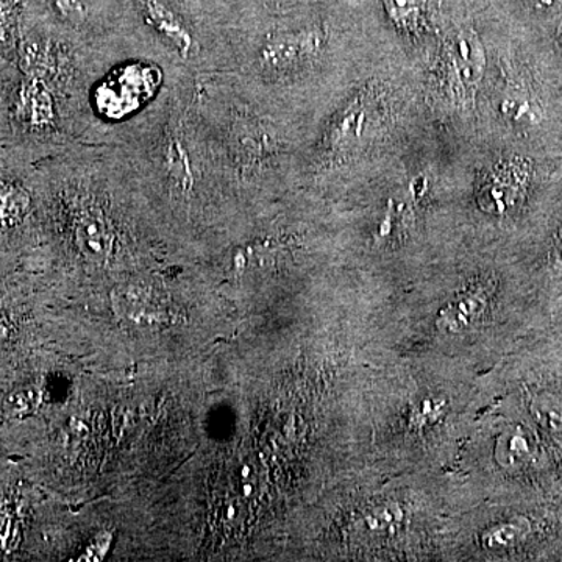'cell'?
Masks as SVG:
<instances>
[{
    "mask_svg": "<svg viewBox=\"0 0 562 562\" xmlns=\"http://www.w3.org/2000/svg\"><path fill=\"white\" fill-rule=\"evenodd\" d=\"M195 79L179 77L114 140L131 160L158 214L183 224L213 220L238 198L194 106Z\"/></svg>",
    "mask_w": 562,
    "mask_h": 562,
    "instance_id": "obj_1",
    "label": "cell"
},
{
    "mask_svg": "<svg viewBox=\"0 0 562 562\" xmlns=\"http://www.w3.org/2000/svg\"><path fill=\"white\" fill-rule=\"evenodd\" d=\"M91 50L24 18L16 57L2 72L9 146L43 157L83 140Z\"/></svg>",
    "mask_w": 562,
    "mask_h": 562,
    "instance_id": "obj_2",
    "label": "cell"
},
{
    "mask_svg": "<svg viewBox=\"0 0 562 562\" xmlns=\"http://www.w3.org/2000/svg\"><path fill=\"white\" fill-rule=\"evenodd\" d=\"M194 106L220 150L235 190L277 181L294 157L290 125L251 98L236 72L198 77Z\"/></svg>",
    "mask_w": 562,
    "mask_h": 562,
    "instance_id": "obj_3",
    "label": "cell"
},
{
    "mask_svg": "<svg viewBox=\"0 0 562 562\" xmlns=\"http://www.w3.org/2000/svg\"><path fill=\"white\" fill-rule=\"evenodd\" d=\"M328 44L327 27L319 22L272 27L254 46L236 52L232 72L254 77L266 87H294L316 72Z\"/></svg>",
    "mask_w": 562,
    "mask_h": 562,
    "instance_id": "obj_4",
    "label": "cell"
},
{
    "mask_svg": "<svg viewBox=\"0 0 562 562\" xmlns=\"http://www.w3.org/2000/svg\"><path fill=\"white\" fill-rule=\"evenodd\" d=\"M495 109L514 136L536 143L557 120V94L539 65L514 58L503 74Z\"/></svg>",
    "mask_w": 562,
    "mask_h": 562,
    "instance_id": "obj_5",
    "label": "cell"
},
{
    "mask_svg": "<svg viewBox=\"0 0 562 562\" xmlns=\"http://www.w3.org/2000/svg\"><path fill=\"white\" fill-rule=\"evenodd\" d=\"M542 179V162L530 151H503L480 180L476 205L495 220H517L530 206Z\"/></svg>",
    "mask_w": 562,
    "mask_h": 562,
    "instance_id": "obj_6",
    "label": "cell"
},
{
    "mask_svg": "<svg viewBox=\"0 0 562 562\" xmlns=\"http://www.w3.org/2000/svg\"><path fill=\"white\" fill-rule=\"evenodd\" d=\"M383 114V95L375 87L355 92L325 124L314 146L313 168L322 171L362 150L382 125Z\"/></svg>",
    "mask_w": 562,
    "mask_h": 562,
    "instance_id": "obj_7",
    "label": "cell"
},
{
    "mask_svg": "<svg viewBox=\"0 0 562 562\" xmlns=\"http://www.w3.org/2000/svg\"><path fill=\"white\" fill-rule=\"evenodd\" d=\"M38 158L22 147H0V236L24 231L44 211Z\"/></svg>",
    "mask_w": 562,
    "mask_h": 562,
    "instance_id": "obj_8",
    "label": "cell"
},
{
    "mask_svg": "<svg viewBox=\"0 0 562 562\" xmlns=\"http://www.w3.org/2000/svg\"><path fill=\"white\" fill-rule=\"evenodd\" d=\"M486 49L479 33L458 29L443 40L438 60L439 88L447 101L461 110L472 109L486 76Z\"/></svg>",
    "mask_w": 562,
    "mask_h": 562,
    "instance_id": "obj_9",
    "label": "cell"
},
{
    "mask_svg": "<svg viewBox=\"0 0 562 562\" xmlns=\"http://www.w3.org/2000/svg\"><path fill=\"white\" fill-rule=\"evenodd\" d=\"M110 302L120 319L139 328L166 327L177 316L171 295L143 279H127L114 284Z\"/></svg>",
    "mask_w": 562,
    "mask_h": 562,
    "instance_id": "obj_10",
    "label": "cell"
},
{
    "mask_svg": "<svg viewBox=\"0 0 562 562\" xmlns=\"http://www.w3.org/2000/svg\"><path fill=\"white\" fill-rule=\"evenodd\" d=\"M495 291H497V280L494 277H484L454 295L438 314L436 325L439 330L446 333L468 330L487 313Z\"/></svg>",
    "mask_w": 562,
    "mask_h": 562,
    "instance_id": "obj_11",
    "label": "cell"
},
{
    "mask_svg": "<svg viewBox=\"0 0 562 562\" xmlns=\"http://www.w3.org/2000/svg\"><path fill=\"white\" fill-rule=\"evenodd\" d=\"M539 442L530 430L524 427H513L503 432L497 441V458L503 468L512 471H522L538 460Z\"/></svg>",
    "mask_w": 562,
    "mask_h": 562,
    "instance_id": "obj_12",
    "label": "cell"
},
{
    "mask_svg": "<svg viewBox=\"0 0 562 562\" xmlns=\"http://www.w3.org/2000/svg\"><path fill=\"white\" fill-rule=\"evenodd\" d=\"M535 531L530 517L517 516L490 528L484 532L483 542L490 549H517L528 543Z\"/></svg>",
    "mask_w": 562,
    "mask_h": 562,
    "instance_id": "obj_13",
    "label": "cell"
},
{
    "mask_svg": "<svg viewBox=\"0 0 562 562\" xmlns=\"http://www.w3.org/2000/svg\"><path fill=\"white\" fill-rule=\"evenodd\" d=\"M392 24L403 33L414 35L427 21L428 0H382Z\"/></svg>",
    "mask_w": 562,
    "mask_h": 562,
    "instance_id": "obj_14",
    "label": "cell"
},
{
    "mask_svg": "<svg viewBox=\"0 0 562 562\" xmlns=\"http://www.w3.org/2000/svg\"><path fill=\"white\" fill-rule=\"evenodd\" d=\"M364 525L376 535H390L401 527L403 514L397 505H379L366 513Z\"/></svg>",
    "mask_w": 562,
    "mask_h": 562,
    "instance_id": "obj_15",
    "label": "cell"
},
{
    "mask_svg": "<svg viewBox=\"0 0 562 562\" xmlns=\"http://www.w3.org/2000/svg\"><path fill=\"white\" fill-rule=\"evenodd\" d=\"M524 3L536 20L553 22V24H558V27H560L562 22V0H524Z\"/></svg>",
    "mask_w": 562,
    "mask_h": 562,
    "instance_id": "obj_16",
    "label": "cell"
},
{
    "mask_svg": "<svg viewBox=\"0 0 562 562\" xmlns=\"http://www.w3.org/2000/svg\"><path fill=\"white\" fill-rule=\"evenodd\" d=\"M3 146H9V135H7L5 116H3L2 83H0V147Z\"/></svg>",
    "mask_w": 562,
    "mask_h": 562,
    "instance_id": "obj_17",
    "label": "cell"
},
{
    "mask_svg": "<svg viewBox=\"0 0 562 562\" xmlns=\"http://www.w3.org/2000/svg\"><path fill=\"white\" fill-rule=\"evenodd\" d=\"M10 338V325L3 314L0 313V344L5 342Z\"/></svg>",
    "mask_w": 562,
    "mask_h": 562,
    "instance_id": "obj_18",
    "label": "cell"
},
{
    "mask_svg": "<svg viewBox=\"0 0 562 562\" xmlns=\"http://www.w3.org/2000/svg\"><path fill=\"white\" fill-rule=\"evenodd\" d=\"M557 47H558V50H560V54L562 57V22L560 24V27H558V31H557Z\"/></svg>",
    "mask_w": 562,
    "mask_h": 562,
    "instance_id": "obj_19",
    "label": "cell"
}]
</instances>
